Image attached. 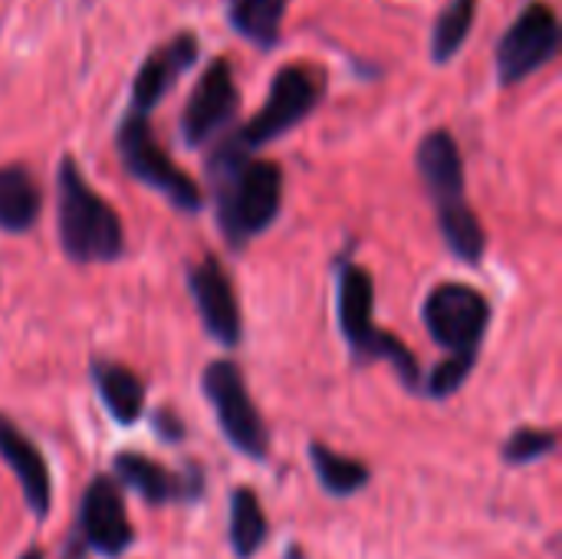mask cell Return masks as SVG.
<instances>
[{
    "label": "cell",
    "mask_w": 562,
    "mask_h": 559,
    "mask_svg": "<svg viewBox=\"0 0 562 559\" xmlns=\"http://www.w3.org/2000/svg\"><path fill=\"white\" fill-rule=\"evenodd\" d=\"M372 277L362 270V267H342V277H339V326H342V336L349 343V349L362 359V362H372V359H385L395 366L398 379L408 385V389H418V359L389 333L375 329L372 323Z\"/></svg>",
    "instance_id": "3"
},
{
    "label": "cell",
    "mask_w": 562,
    "mask_h": 559,
    "mask_svg": "<svg viewBox=\"0 0 562 559\" xmlns=\"http://www.w3.org/2000/svg\"><path fill=\"white\" fill-rule=\"evenodd\" d=\"M227 13L240 36H247L257 46H273L280 40L286 0H231Z\"/></svg>",
    "instance_id": "21"
},
{
    "label": "cell",
    "mask_w": 562,
    "mask_h": 559,
    "mask_svg": "<svg viewBox=\"0 0 562 559\" xmlns=\"http://www.w3.org/2000/svg\"><path fill=\"white\" fill-rule=\"evenodd\" d=\"M112 471L115 481L132 488L145 504H194L204 494V471L198 465H188L184 471H168L158 461L135 455V451H122L112 458Z\"/></svg>",
    "instance_id": "10"
},
{
    "label": "cell",
    "mask_w": 562,
    "mask_h": 559,
    "mask_svg": "<svg viewBox=\"0 0 562 559\" xmlns=\"http://www.w3.org/2000/svg\"><path fill=\"white\" fill-rule=\"evenodd\" d=\"M20 559H43V550L30 547V550H26V554H23V557H20Z\"/></svg>",
    "instance_id": "26"
},
{
    "label": "cell",
    "mask_w": 562,
    "mask_h": 559,
    "mask_svg": "<svg viewBox=\"0 0 562 559\" xmlns=\"http://www.w3.org/2000/svg\"><path fill=\"white\" fill-rule=\"evenodd\" d=\"M438 221H441V231H445L448 247H451L461 260L477 264V260L484 257V250H487V234H484L477 214L468 208L464 198L438 204Z\"/></svg>",
    "instance_id": "20"
},
{
    "label": "cell",
    "mask_w": 562,
    "mask_h": 559,
    "mask_svg": "<svg viewBox=\"0 0 562 559\" xmlns=\"http://www.w3.org/2000/svg\"><path fill=\"white\" fill-rule=\"evenodd\" d=\"M92 379H95V389H99L109 415L119 425H135L142 418L145 385L132 369H125L119 362H92Z\"/></svg>",
    "instance_id": "16"
},
{
    "label": "cell",
    "mask_w": 562,
    "mask_h": 559,
    "mask_svg": "<svg viewBox=\"0 0 562 559\" xmlns=\"http://www.w3.org/2000/svg\"><path fill=\"white\" fill-rule=\"evenodd\" d=\"M198 59V40L191 33H178L175 40H168L165 46H158L145 66L138 69L135 82H132V105L128 112L135 115H148L158 99L175 86L178 76H184Z\"/></svg>",
    "instance_id": "13"
},
{
    "label": "cell",
    "mask_w": 562,
    "mask_h": 559,
    "mask_svg": "<svg viewBox=\"0 0 562 559\" xmlns=\"http://www.w3.org/2000/svg\"><path fill=\"white\" fill-rule=\"evenodd\" d=\"M560 49V20L543 0L527 3L517 23L497 43V79L501 86H517L540 66H547Z\"/></svg>",
    "instance_id": "9"
},
{
    "label": "cell",
    "mask_w": 562,
    "mask_h": 559,
    "mask_svg": "<svg viewBox=\"0 0 562 559\" xmlns=\"http://www.w3.org/2000/svg\"><path fill=\"white\" fill-rule=\"evenodd\" d=\"M310 461H313V471H316L323 491L333 494V497H352L372 481V471L362 461L346 458V455H339V451H333V448H326L319 441L310 445Z\"/></svg>",
    "instance_id": "19"
},
{
    "label": "cell",
    "mask_w": 562,
    "mask_h": 559,
    "mask_svg": "<svg viewBox=\"0 0 562 559\" xmlns=\"http://www.w3.org/2000/svg\"><path fill=\"white\" fill-rule=\"evenodd\" d=\"M188 287L204 320V329L221 346H237L244 336V323H240V306H237L231 277L224 273V267L214 257H204L198 267H191Z\"/></svg>",
    "instance_id": "12"
},
{
    "label": "cell",
    "mask_w": 562,
    "mask_h": 559,
    "mask_svg": "<svg viewBox=\"0 0 562 559\" xmlns=\"http://www.w3.org/2000/svg\"><path fill=\"white\" fill-rule=\"evenodd\" d=\"M211 178L217 188V221L234 247L263 234L283 204V171L277 161L247 158L237 142H227L211 158Z\"/></svg>",
    "instance_id": "1"
},
{
    "label": "cell",
    "mask_w": 562,
    "mask_h": 559,
    "mask_svg": "<svg viewBox=\"0 0 562 559\" xmlns=\"http://www.w3.org/2000/svg\"><path fill=\"white\" fill-rule=\"evenodd\" d=\"M418 171H422V181H425L428 194L438 204L464 198V161H461V148H458L451 132L438 128V132L422 138V145H418Z\"/></svg>",
    "instance_id": "15"
},
{
    "label": "cell",
    "mask_w": 562,
    "mask_h": 559,
    "mask_svg": "<svg viewBox=\"0 0 562 559\" xmlns=\"http://www.w3.org/2000/svg\"><path fill=\"white\" fill-rule=\"evenodd\" d=\"M474 13H477V0H451L438 23H435V33H431V56L438 63H448L468 40V30L474 23Z\"/></svg>",
    "instance_id": "22"
},
{
    "label": "cell",
    "mask_w": 562,
    "mask_h": 559,
    "mask_svg": "<svg viewBox=\"0 0 562 559\" xmlns=\"http://www.w3.org/2000/svg\"><path fill=\"white\" fill-rule=\"evenodd\" d=\"M474 362H477V353H454L451 359H445L441 366H435V372L428 376L425 392H428L431 399H448V395H454V392L468 382Z\"/></svg>",
    "instance_id": "24"
},
{
    "label": "cell",
    "mask_w": 562,
    "mask_h": 559,
    "mask_svg": "<svg viewBox=\"0 0 562 559\" xmlns=\"http://www.w3.org/2000/svg\"><path fill=\"white\" fill-rule=\"evenodd\" d=\"M115 142H119V152H122L125 168H128L138 181L151 185V188L161 191L175 208H181V211H188V214L201 211V204H204L201 188H198V185L171 161V155L155 142L151 125H148V115L128 112L125 122L119 125Z\"/></svg>",
    "instance_id": "6"
},
{
    "label": "cell",
    "mask_w": 562,
    "mask_h": 559,
    "mask_svg": "<svg viewBox=\"0 0 562 559\" xmlns=\"http://www.w3.org/2000/svg\"><path fill=\"white\" fill-rule=\"evenodd\" d=\"M231 550L237 559H254L270 537V524L263 517L260 497L254 488H234L231 494Z\"/></svg>",
    "instance_id": "18"
},
{
    "label": "cell",
    "mask_w": 562,
    "mask_h": 559,
    "mask_svg": "<svg viewBox=\"0 0 562 559\" xmlns=\"http://www.w3.org/2000/svg\"><path fill=\"white\" fill-rule=\"evenodd\" d=\"M557 451V435L547 432V428H517L504 448H501V458L504 465H533V461H543Z\"/></svg>",
    "instance_id": "23"
},
{
    "label": "cell",
    "mask_w": 562,
    "mask_h": 559,
    "mask_svg": "<svg viewBox=\"0 0 562 559\" xmlns=\"http://www.w3.org/2000/svg\"><path fill=\"white\" fill-rule=\"evenodd\" d=\"M201 389L217 415V425L224 432V438L247 458L254 461H267V451H270V432L247 392V382H244V372L227 362V359H217L204 369V379H201Z\"/></svg>",
    "instance_id": "4"
},
{
    "label": "cell",
    "mask_w": 562,
    "mask_h": 559,
    "mask_svg": "<svg viewBox=\"0 0 562 559\" xmlns=\"http://www.w3.org/2000/svg\"><path fill=\"white\" fill-rule=\"evenodd\" d=\"M422 316L438 346L451 353H477L491 323V306L484 293L468 283H441L428 293Z\"/></svg>",
    "instance_id": "8"
},
{
    "label": "cell",
    "mask_w": 562,
    "mask_h": 559,
    "mask_svg": "<svg viewBox=\"0 0 562 559\" xmlns=\"http://www.w3.org/2000/svg\"><path fill=\"white\" fill-rule=\"evenodd\" d=\"M0 458H3V465L16 474L30 514L43 521V517L49 514V504H53V478H49L46 458H43L40 448H36L10 418H3V415H0Z\"/></svg>",
    "instance_id": "14"
},
{
    "label": "cell",
    "mask_w": 562,
    "mask_h": 559,
    "mask_svg": "<svg viewBox=\"0 0 562 559\" xmlns=\"http://www.w3.org/2000/svg\"><path fill=\"white\" fill-rule=\"evenodd\" d=\"M237 86L234 69L227 59H214L207 72L198 79L194 92L188 96V105L181 112V135L188 145H201L211 135H217L237 112Z\"/></svg>",
    "instance_id": "11"
},
{
    "label": "cell",
    "mask_w": 562,
    "mask_h": 559,
    "mask_svg": "<svg viewBox=\"0 0 562 559\" xmlns=\"http://www.w3.org/2000/svg\"><path fill=\"white\" fill-rule=\"evenodd\" d=\"M59 244L76 264H112L125 250L119 214L89 188L72 158L59 161Z\"/></svg>",
    "instance_id": "2"
},
{
    "label": "cell",
    "mask_w": 562,
    "mask_h": 559,
    "mask_svg": "<svg viewBox=\"0 0 562 559\" xmlns=\"http://www.w3.org/2000/svg\"><path fill=\"white\" fill-rule=\"evenodd\" d=\"M135 540L122 484L109 474H95L79 501L76 514V547L102 559L122 557Z\"/></svg>",
    "instance_id": "7"
},
{
    "label": "cell",
    "mask_w": 562,
    "mask_h": 559,
    "mask_svg": "<svg viewBox=\"0 0 562 559\" xmlns=\"http://www.w3.org/2000/svg\"><path fill=\"white\" fill-rule=\"evenodd\" d=\"M40 204H43V194H40V185L30 178V171L20 165H3L0 168V231H10V234L26 231L36 221Z\"/></svg>",
    "instance_id": "17"
},
{
    "label": "cell",
    "mask_w": 562,
    "mask_h": 559,
    "mask_svg": "<svg viewBox=\"0 0 562 559\" xmlns=\"http://www.w3.org/2000/svg\"><path fill=\"white\" fill-rule=\"evenodd\" d=\"M323 76L310 66H283L273 82H270V96L260 105V112L234 135V142L250 152L257 145H267L273 138H280L283 132H290L296 122H303L316 102L323 99Z\"/></svg>",
    "instance_id": "5"
},
{
    "label": "cell",
    "mask_w": 562,
    "mask_h": 559,
    "mask_svg": "<svg viewBox=\"0 0 562 559\" xmlns=\"http://www.w3.org/2000/svg\"><path fill=\"white\" fill-rule=\"evenodd\" d=\"M155 428H158V435H161L165 441H181V438H184V425H181L178 415L168 412V409H161V412L155 415Z\"/></svg>",
    "instance_id": "25"
}]
</instances>
